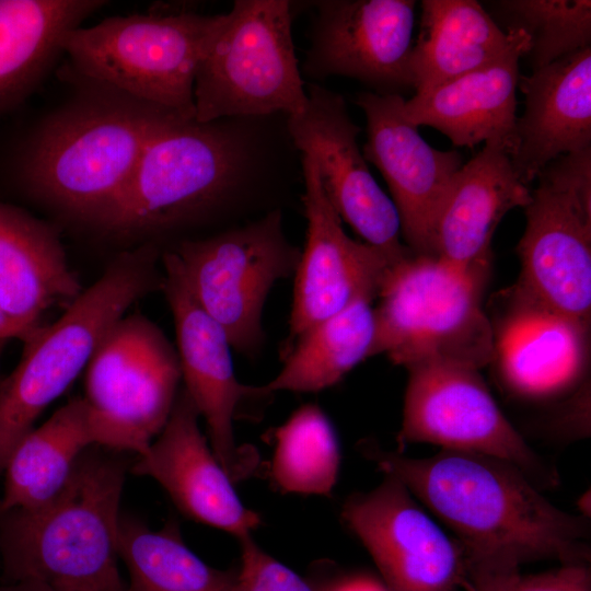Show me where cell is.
I'll return each mask as SVG.
<instances>
[{
	"instance_id": "1",
	"label": "cell",
	"mask_w": 591,
	"mask_h": 591,
	"mask_svg": "<svg viewBox=\"0 0 591 591\" xmlns=\"http://www.w3.org/2000/svg\"><path fill=\"white\" fill-rule=\"evenodd\" d=\"M360 450L455 534L466 570H514L546 559L590 561L587 518L554 506L508 461L454 450L409 457L368 441Z\"/></svg>"
},
{
	"instance_id": "2",
	"label": "cell",
	"mask_w": 591,
	"mask_h": 591,
	"mask_svg": "<svg viewBox=\"0 0 591 591\" xmlns=\"http://www.w3.org/2000/svg\"><path fill=\"white\" fill-rule=\"evenodd\" d=\"M271 117L200 123L167 111L96 224L118 234L154 233L237 206L271 171Z\"/></svg>"
},
{
	"instance_id": "3",
	"label": "cell",
	"mask_w": 591,
	"mask_h": 591,
	"mask_svg": "<svg viewBox=\"0 0 591 591\" xmlns=\"http://www.w3.org/2000/svg\"><path fill=\"white\" fill-rule=\"evenodd\" d=\"M91 447L65 486L32 509L0 514L4 583L53 591H128L118 570L119 505L128 463Z\"/></svg>"
},
{
	"instance_id": "4",
	"label": "cell",
	"mask_w": 591,
	"mask_h": 591,
	"mask_svg": "<svg viewBox=\"0 0 591 591\" xmlns=\"http://www.w3.org/2000/svg\"><path fill=\"white\" fill-rule=\"evenodd\" d=\"M84 86V95L53 113L28 138L18 176L36 197L96 223L126 187L169 109Z\"/></svg>"
},
{
	"instance_id": "5",
	"label": "cell",
	"mask_w": 591,
	"mask_h": 591,
	"mask_svg": "<svg viewBox=\"0 0 591 591\" xmlns=\"http://www.w3.org/2000/svg\"><path fill=\"white\" fill-rule=\"evenodd\" d=\"M158 259L152 243L119 254L54 323L24 340L18 366L0 381V474L37 417L86 369L129 306L162 288Z\"/></svg>"
},
{
	"instance_id": "6",
	"label": "cell",
	"mask_w": 591,
	"mask_h": 591,
	"mask_svg": "<svg viewBox=\"0 0 591 591\" xmlns=\"http://www.w3.org/2000/svg\"><path fill=\"white\" fill-rule=\"evenodd\" d=\"M488 277L412 252L392 266L380 289L372 356L385 354L406 369L490 364L493 326L482 304Z\"/></svg>"
},
{
	"instance_id": "7",
	"label": "cell",
	"mask_w": 591,
	"mask_h": 591,
	"mask_svg": "<svg viewBox=\"0 0 591 591\" xmlns=\"http://www.w3.org/2000/svg\"><path fill=\"white\" fill-rule=\"evenodd\" d=\"M219 18L190 11L116 15L69 31L61 48L80 83L193 118L197 67Z\"/></svg>"
},
{
	"instance_id": "8",
	"label": "cell",
	"mask_w": 591,
	"mask_h": 591,
	"mask_svg": "<svg viewBox=\"0 0 591 591\" xmlns=\"http://www.w3.org/2000/svg\"><path fill=\"white\" fill-rule=\"evenodd\" d=\"M291 24L287 0H236L220 13L195 76L196 120L304 111L308 93Z\"/></svg>"
},
{
	"instance_id": "9",
	"label": "cell",
	"mask_w": 591,
	"mask_h": 591,
	"mask_svg": "<svg viewBox=\"0 0 591 591\" xmlns=\"http://www.w3.org/2000/svg\"><path fill=\"white\" fill-rule=\"evenodd\" d=\"M182 380L176 348L137 313L106 334L85 369L89 420L97 447L144 453L164 428Z\"/></svg>"
},
{
	"instance_id": "10",
	"label": "cell",
	"mask_w": 591,
	"mask_h": 591,
	"mask_svg": "<svg viewBox=\"0 0 591 591\" xmlns=\"http://www.w3.org/2000/svg\"><path fill=\"white\" fill-rule=\"evenodd\" d=\"M523 208L513 286L581 324L591 321V148L561 155L536 176Z\"/></svg>"
},
{
	"instance_id": "11",
	"label": "cell",
	"mask_w": 591,
	"mask_h": 591,
	"mask_svg": "<svg viewBox=\"0 0 591 591\" xmlns=\"http://www.w3.org/2000/svg\"><path fill=\"white\" fill-rule=\"evenodd\" d=\"M172 252L192 296L220 324L231 347L255 355L265 339L262 315L269 291L296 275L301 258L283 231L281 209L182 241Z\"/></svg>"
},
{
	"instance_id": "12",
	"label": "cell",
	"mask_w": 591,
	"mask_h": 591,
	"mask_svg": "<svg viewBox=\"0 0 591 591\" xmlns=\"http://www.w3.org/2000/svg\"><path fill=\"white\" fill-rule=\"evenodd\" d=\"M406 370L398 452L408 443H431L508 461L540 488L557 483L556 473L501 412L479 370L443 363Z\"/></svg>"
},
{
	"instance_id": "13",
	"label": "cell",
	"mask_w": 591,
	"mask_h": 591,
	"mask_svg": "<svg viewBox=\"0 0 591 591\" xmlns=\"http://www.w3.org/2000/svg\"><path fill=\"white\" fill-rule=\"evenodd\" d=\"M303 112L286 118L293 148L311 157L324 190L339 218L362 242L398 263L412 251L404 244L392 199L372 176L358 146L361 131L351 119L344 97L309 83Z\"/></svg>"
},
{
	"instance_id": "14",
	"label": "cell",
	"mask_w": 591,
	"mask_h": 591,
	"mask_svg": "<svg viewBox=\"0 0 591 591\" xmlns=\"http://www.w3.org/2000/svg\"><path fill=\"white\" fill-rule=\"evenodd\" d=\"M301 73L309 80L341 76L380 95L414 89L410 72L414 0H320ZM403 96V95H402Z\"/></svg>"
},
{
	"instance_id": "15",
	"label": "cell",
	"mask_w": 591,
	"mask_h": 591,
	"mask_svg": "<svg viewBox=\"0 0 591 591\" xmlns=\"http://www.w3.org/2000/svg\"><path fill=\"white\" fill-rule=\"evenodd\" d=\"M341 519L360 540L390 591H459L466 578L462 547L420 508L408 488L384 474L350 496Z\"/></svg>"
},
{
	"instance_id": "16",
	"label": "cell",
	"mask_w": 591,
	"mask_h": 591,
	"mask_svg": "<svg viewBox=\"0 0 591 591\" xmlns=\"http://www.w3.org/2000/svg\"><path fill=\"white\" fill-rule=\"evenodd\" d=\"M301 172L306 241L294 275L289 334L281 358L325 318L359 299L378 298L386 275L396 264L345 232L311 157L301 154Z\"/></svg>"
},
{
	"instance_id": "17",
	"label": "cell",
	"mask_w": 591,
	"mask_h": 591,
	"mask_svg": "<svg viewBox=\"0 0 591 591\" xmlns=\"http://www.w3.org/2000/svg\"><path fill=\"white\" fill-rule=\"evenodd\" d=\"M162 264L161 289L174 320L183 389L206 422L216 457L233 482L243 479L255 463L254 455L235 442L236 410L245 398L267 393L237 380L225 332L192 296L172 251L163 254Z\"/></svg>"
},
{
	"instance_id": "18",
	"label": "cell",
	"mask_w": 591,
	"mask_h": 591,
	"mask_svg": "<svg viewBox=\"0 0 591 591\" xmlns=\"http://www.w3.org/2000/svg\"><path fill=\"white\" fill-rule=\"evenodd\" d=\"M354 102L366 116L362 154L389 186L404 244L415 254L434 255L436 221L462 166L461 154L431 147L405 117L402 95L362 92Z\"/></svg>"
},
{
	"instance_id": "19",
	"label": "cell",
	"mask_w": 591,
	"mask_h": 591,
	"mask_svg": "<svg viewBox=\"0 0 591 591\" xmlns=\"http://www.w3.org/2000/svg\"><path fill=\"white\" fill-rule=\"evenodd\" d=\"M491 322L500 381L518 397L545 402L575 391L586 379L590 326L538 303L513 286L500 296Z\"/></svg>"
},
{
	"instance_id": "20",
	"label": "cell",
	"mask_w": 591,
	"mask_h": 591,
	"mask_svg": "<svg viewBox=\"0 0 591 591\" xmlns=\"http://www.w3.org/2000/svg\"><path fill=\"white\" fill-rule=\"evenodd\" d=\"M199 414L184 389L171 415L131 472L157 480L187 517L241 538L260 524L237 496L233 479L199 428Z\"/></svg>"
},
{
	"instance_id": "21",
	"label": "cell",
	"mask_w": 591,
	"mask_h": 591,
	"mask_svg": "<svg viewBox=\"0 0 591 591\" xmlns=\"http://www.w3.org/2000/svg\"><path fill=\"white\" fill-rule=\"evenodd\" d=\"M524 111L510 159L530 186L555 159L591 148V46L519 78Z\"/></svg>"
},
{
	"instance_id": "22",
	"label": "cell",
	"mask_w": 591,
	"mask_h": 591,
	"mask_svg": "<svg viewBox=\"0 0 591 591\" xmlns=\"http://www.w3.org/2000/svg\"><path fill=\"white\" fill-rule=\"evenodd\" d=\"M530 198L531 187L519 177L507 149L486 142L454 176L436 221L434 255L464 271L489 275L496 228Z\"/></svg>"
},
{
	"instance_id": "23",
	"label": "cell",
	"mask_w": 591,
	"mask_h": 591,
	"mask_svg": "<svg viewBox=\"0 0 591 591\" xmlns=\"http://www.w3.org/2000/svg\"><path fill=\"white\" fill-rule=\"evenodd\" d=\"M529 36L479 69L405 100L403 113L416 127L430 126L455 147L497 142L510 154L517 120L519 60L529 51Z\"/></svg>"
},
{
	"instance_id": "24",
	"label": "cell",
	"mask_w": 591,
	"mask_h": 591,
	"mask_svg": "<svg viewBox=\"0 0 591 591\" xmlns=\"http://www.w3.org/2000/svg\"><path fill=\"white\" fill-rule=\"evenodd\" d=\"M82 291L56 225L0 201V308L35 329L48 310Z\"/></svg>"
},
{
	"instance_id": "25",
	"label": "cell",
	"mask_w": 591,
	"mask_h": 591,
	"mask_svg": "<svg viewBox=\"0 0 591 591\" xmlns=\"http://www.w3.org/2000/svg\"><path fill=\"white\" fill-rule=\"evenodd\" d=\"M420 7L410 55L415 94L494 62L528 37L520 30H501L475 0H424Z\"/></svg>"
},
{
	"instance_id": "26",
	"label": "cell",
	"mask_w": 591,
	"mask_h": 591,
	"mask_svg": "<svg viewBox=\"0 0 591 591\" xmlns=\"http://www.w3.org/2000/svg\"><path fill=\"white\" fill-rule=\"evenodd\" d=\"M101 0H0V116L22 103L62 54L65 35Z\"/></svg>"
},
{
	"instance_id": "27",
	"label": "cell",
	"mask_w": 591,
	"mask_h": 591,
	"mask_svg": "<svg viewBox=\"0 0 591 591\" xmlns=\"http://www.w3.org/2000/svg\"><path fill=\"white\" fill-rule=\"evenodd\" d=\"M97 447L83 397L58 408L13 449L5 466L0 514L32 509L53 498L67 483L82 455Z\"/></svg>"
},
{
	"instance_id": "28",
	"label": "cell",
	"mask_w": 591,
	"mask_h": 591,
	"mask_svg": "<svg viewBox=\"0 0 591 591\" xmlns=\"http://www.w3.org/2000/svg\"><path fill=\"white\" fill-rule=\"evenodd\" d=\"M372 301L359 299L301 336L282 357L281 370L262 385L263 390L267 394L318 392L372 357L375 338Z\"/></svg>"
},
{
	"instance_id": "29",
	"label": "cell",
	"mask_w": 591,
	"mask_h": 591,
	"mask_svg": "<svg viewBox=\"0 0 591 591\" xmlns=\"http://www.w3.org/2000/svg\"><path fill=\"white\" fill-rule=\"evenodd\" d=\"M118 551L129 572L128 591H234L237 569L206 564L172 524L155 531L121 517Z\"/></svg>"
},
{
	"instance_id": "30",
	"label": "cell",
	"mask_w": 591,
	"mask_h": 591,
	"mask_svg": "<svg viewBox=\"0 0 591 591\" xmlns=\"http://www.w3.org/2000/svg\"><path fill=\"white\" fill-rule=\"evenodd\" d=\"M271 477L286 494L329 496L340 451L325 413L314 404L298 408L275 433Z\"/></svg>"
},
{
	"instance_id": "31",
	"label": "cell",
	"mask_w": 591,
	"mask_h": 591,
	"mask_svg": "<svg viewBox=\"0 0 591 591\" xmlns=\"http://www.w3.org/2000/svg\"><path fill=\"white\" fill-rule=\"evenodd\" d=\"M494 3L507 22V30H520L529 36L525 56L532 71L591 44L589 0H501Z\"/></svg>"
},
{
	"instance_id": "32",
	"label": "cell",
	"mask_w": 591,
	"mask_h": 591,
	"mask_svg": "<svg viewBox=\"0 0 591 591\" xmlns=\"http://www.w3.org/2000/svg\"><path fill=\"white\" fill-rule=\"evenodd\" d=\"M465 591H591L589 564H565L535 575L514 570L467 569Z\"/></svg>"
},
{
	"instance_id": "33",
	"label": "cell",
	"mask_w": 591,
	"mask_h": 591,
	"mask_svg": "<svg viewBox=\"0 0 591 591\" xmlns=\"http://www.w3.org/2000/svg\"><path fill=\"white\" fill-rule=\"evenodd\" d=\"M256 559L271 591H316L292 569L264 552L259 546L256 548Z\"/></svg>"
},
{
	"instance_id": "34",
	"label": "cell",
	"mask_w": 591,
	"mask_h": 591,
	"mask_svg": "<svg viewBox=\"0 0 591 591\" xmlns=\"http://www.w3.org/2000/svg\"><path fill=\"white\" fill-rule=\"evenodd\" d=\"M241 545V565L237 569L234 591H271L265 580L257 559V544L251 535L239 538Z\"/></svg>"
},
{
	"instance_id": "35",
	"label": "cell",
	"mask_w": 591,
	"mask_h": 591,
	"mask_svg": "<svg viewBox=\"0 0 591 591\" xmlns=\"http://www.w3.org/2000/svg\"><path fill=\"white\" fill-rule=\"evenodd\" d=\"M324 591H390L383 581L364 573L344 577Z\"/></svg>"
},
{
	"instance_id": "36",
	"label": "cell",
	"mask_w": 591,
	"mask_h": 591,
	"mask_svg": "<svg viewBox=\"0 0 591 591\" xmlns=\"http://www.w3.org/2000/svg\"><path fill=\"white\" fill-rule=\"evenodd\" d=\"M35 329L21 324L0 308V340L19 338L24 341Z\"/></svg>"
},
{
	"instance_id": "37",
	"label": "cell",
	"mask_w": 591,
	"mask_h": 591,
	"mask_svg": "<svg viewBox=\"0 0 591 591\" xmlns=\"http://www.w3.org/2000/svg\"><path fill=\"white\" fill-rule=\"evenodd\" d=\"M0 591H53L46 584L38 581H19L12 583H3L0 586Z\"/></svg>"
},
{
	"instance_id": "38",
	"label": "cell",
	"mask_w": 591,
	"mask_h": 591,
	"mask_svg": "<svg viewBox=\"0 0 591 591\" xmlns=\"http://www.w3.org/2000/svg\"><path fill=\"white\" fill-rule=\"evenodd\" d=\"M3 340H0V355H1V347H2ZM1 381V378H0Z\"/></svg>"
}]
</instances>
